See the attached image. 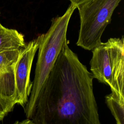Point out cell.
Segmentation results:
<instances>
[{
    "label": "cell",
    "instance_id": "obj_1",
    "mask_svg": "<svg viewBox=\"0 0 124 124\" xmlns=\"http://www.w3.org/2000/svg\"><path fill=\"white\" fill-rule=\"evenodd\" d=\"M93 79L66 39L28 119L34 124H100Z\"/></svg>",
    "mask_w": 124,
    "mask_h": 124
},
{
    "label": "cell",
    "instance_id": "obj_2",
    "mask_svg": "<svg viewBox=\"0 0 124 124\" xmlns=\"http://www.w3.org/2000/svg\"><path fill=\"white\" fill-rule=\"evenodd\" d=\"M77 7L71 3L61 16L53 18L48 30L37 37L39 41L38 53L32 88L24 109L28 118L33 108L40 90L51 70L67 39V31L70 18Z\"/></svg>",
    "mask_w": 124,
    "mask_h": 124
},
{
    "label": "cell",
    "instance_id": "obj_3",
    "mask_svg": "<svg viewBox=\"0 0 124 124\" xmlns=\"http://www.w3.org/2000/svg\"><path fill=\"white\" fill-rule=\"evenodd\" d=\"M90 62L93 78L110 87L112 93L124 99V37L110 38L92 50Z\"/></svg>",
    "mask_w": 124,
    "mask_h": 124
},
{
    "label": "cell",
    "instance_id": "obj_4",
    "mask_svg": "<svg viewBox=\"0 0 124 124\" xmlns=\"http://www.w3.org/2000/svg\"><path fill=\"white\" fill-rule=\"evenodd\" d=\"M121 0H87L77 6L80 18L78 46L92 51L102 43V35Z\"/></svg>",
    "mask_w": 124,
    "mask_h": 124
},
{
    "label": "cell",
    "instance_id": "obj_5",
    "mask_svg": "<svg viewBox=\"0 0 124 124\" xmlns=\"http://www.w3.org/2000/svg\"><path fill=\"white\" fill-rule=\"evenodd\" d=\"M38 37L29 42L21 51L15 67L16 104L25 108L30 96L32 82L30 79L32 64L38 50Z\"/></svg>",
    "mask_w": 124,
    "mask_h": 124
},
{
    "label": "cell",
    "instance_id": "obj_6",
    "mask_svg": "<svg viewBox=\"0 0 124 124\" xmlns=\"http://www.w3.org/2000/svg\"><path fill=\"white\" fill-rule=\"evenodd\" d=\"M16 63L0 71V98L15 105L16 104L15 78Z\"/></svg>",
    "mask_w": 124,
    "mask_h": 124
},
{
    "label": "cell",
    "instance_id": "obj_7",
    "mask_svg": "<svg viewBox=\"0 0 124 124\" xmlns=\"http://www.w3.org/2000/svg\"><path fill=\"white\" fill-rule=\"evenodd\" d=\"M26 45L23 34L15 29L4 27L0 23V52L23 49Z\"/></svg>",
    "mask_w": 124,
    "mask_h": 124
},
{
    "label": "cell",
    "instance_id": "obj_8",
    "mask_svg": "<svg viewBox=\"0 0 124 124\" xmlns=\"http://www.w3.org/2000/svg\"><path fill=\"white\" fill-rule=\"evenodd\" d=\"M106 103L117 124H124V99L113 93L105 96Z\"/></svg>",
    "mask_w": 124,
    "mask_h": 124
},
{
    "label": "cell",
    "instance_id": "obj_9",
    "mask_svg": "<svg viewBox=\"0 0 124 124\" xmlns=\"http://www.w3.org/2000/svg\"><path fill=\"white\" fill-rule=\"evenodd\" d=\"M23 49L9 50L0 52V71L16 63Z\"/></svg>",
    "mask_w": 124,
    "mask_h": 124
},
{
    "label": "cell",
    "instance_id": "obj_10",
    "mask_svg": "<svg viewBox=\"0 0 124 124\" xmlns=\"http://www.w3.org/2000/svg\"><path fill=\"white\" fill-rule=\"evenodd\" d=\"M15 105L0 98V123L10 112L12 111Z\"/></svg>",
    "mask_w": 124,
    "mask_h": 124
},
{
    "label": "cell",
    "instance_id": "obj_11",
    "mask_svg": "<svg viewBox=\"0 0 124 124\" xmlns=\"http://www.w3.org/2000/svg\"><path fill=\"white\" fill-rule=\"evenodd\" d=\"M71 2V3L74 4L76 6V7L79 4L87 0H69Z\"/></svg>",
    "mask_w": 124,
    "mask_h": 124
},
{
    "label": "cell",
    "instance_id": "obj_12",
    "mask_svg": "<svg viewBox=\"0 0 124 124\" xmlns=\"http://www.w3.org/2000/svg\"></svg>",
    "mask_w": 124,
    "mask_h": 124
}]
</instances>
